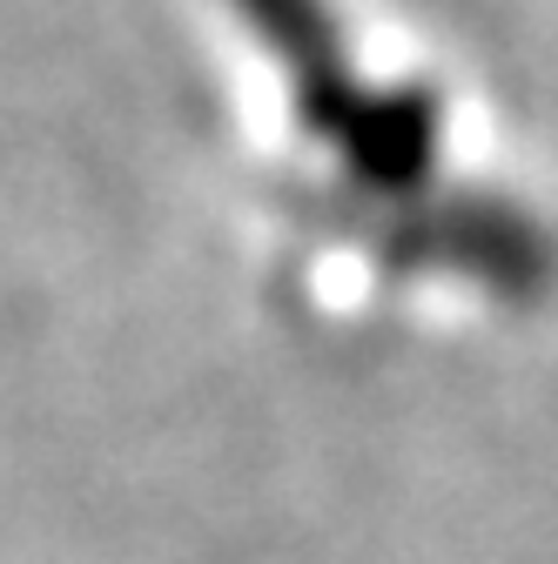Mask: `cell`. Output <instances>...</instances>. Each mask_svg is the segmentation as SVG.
<instances>
[]
</instances>
